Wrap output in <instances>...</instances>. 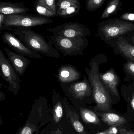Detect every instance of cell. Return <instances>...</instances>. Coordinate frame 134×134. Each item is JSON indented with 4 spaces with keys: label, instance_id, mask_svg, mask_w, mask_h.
I'll list each match as a JSON object with an SVG mask.
<instances>
[{
    "label": "cell",
    "instance_id": "6da1fadb",
    "mask_svg": "<svg viewBox=\"0 0 134 134\" xmlns=\"http://www.w3.org/2000/svg\"><path fill=\"white\" fill-rule=\"evenodd\" d=\"M101 54H98L93 57L89 63L90 68H85L84 71L92 88L94 100L96 103L94 109L101 112H111V94L100 76L99 66L103 62Z\"/></svg>",
    "mask_w": 134,
    "mask_h": 134
},
{
    "label": "cell",
    "instance_id": "7a4b0ae2",
    "mask_svg": "<svg viewBox=\"0 0 134 134\" xmlns=\"http://www.w3.org/2000/svg\"><path fill=\"white\" fill-rule=\"evenodd\" d=\"M14 33L19 39L33 51L50 58H59L60 53L54 48L51 41H48L42 35L28 27H17Z\"/></svg>",
    "mask_w": 134,
    "mask_h": 134
},
{
    "label": "cell",
    "instance_id": "3957f363",
    "mask_svg": "<svg viewBox=\"0 0 134 134\" xmlns=\"http://www.w3.org/2000/svg\"><path fill=\"white\" fill-rule=\"evenodd\" d=\"M49 37L54 48L60 53L67 56L82 55L89 45L86 37L68 38L56 34Z\"/></svg>",
    "mask_w": 134,
    "mask_h": 134
},
{
    "label": "cell",
    "instance_id": "277c9868",
    "mask_svg": "<svg viewBox=\"0 0 134 134\" xmlns=\"http://www.w3.org/2000/svg\"><path fill=\"white\" fill-rule=\"evenodd\" d=\"M134 30V23L119 18L110 19L98 24L97 35L105 42Z\"/></svg>",
    "mask_w": 134,
    "mask_h": 134
},
{
    "label": "cell",
    "instance_id": "5b68a950",
    "mask_svg": "<svg viewBox=\"0 0 134 134\" xmlns=\"http://www.w3.org/2000/svg\"><path fill=\"white\" fill-rule=\"evenodd\" d=\"M60 83L65 95L72 100L82 102L90 98L94 100L92 88L85 75L80 82Z\"/></svg>",
    "mask_w": 134,
    "mask_h": 134
},
{
    "label": "cell",
    "instance_id": "8992f818",
    "mask_svg": "<svg viewBox=\"0 0 134 134\" xmlns=\"http://www.w3.org/2000/svg\"><path fill=\"white\" fill-rule=\"evenodd\" d=\"M0 75L8 83V90L16 96L20 89V79L8 58L0 49Z\"/></svg>",
    "mask_w": 134,
    "mask_h": 134
},
{
    "label": "cell",
    "instance_id": "52a82bcc",
    "mask_svg": "<svg viewBox=\"0 0 134 134\" xmlns=\"http://www.w3.org/2000/svg\"><path fill=\"white\" fill-rule=\"evenodd\" d=\"M51 19L38 16H26L19 14L5 15L4 19V25L5 27H29L41 26L52 23Z\"/></svg>",
    "mask_w": 134,
    "mask_h": 134
},
{
    "label": "cell",
    "instance_id": "ba28073f",
    "mask_svg": "<svg viewBox=\"0 0 134 134\" xmlns=\"http://www.w3.org/2000/svg\"><path fill=\"white\" fill-rule=\"evenodd\" d=\"M48 31L68 38L87 37L91 35L88 26L78 22H69L48 29Z\"/></svg>",
    "mask_w": 134,
    "mask_h": 134
},
{
    "label": "cell",
    "instance_id": "9c48e42d",
    "mask_svg": "<svg viewBox=\"0 0 134 134\" xmlns=\"http://www.w3.org/2000/svg\"><path fill=\"white\" fill-rule=\"evenodd\" d=\"M2 38L3 43L8 45L18 54L31 59H39L43 57L42 55L28 48L19 39L9 32H4Z\"/></svg>",
    "mask_w": 134,
    "mask_h": 134
},
{
    "label": "cell",
    "instance_id": "30bf717a",
    "mask_svg": "<svg viewBox=\"0 0 134 134\" xmlns=\"http://www.w3.org/2000/svg\"><path fill=\"white\" fill-rule=\"evenodd\" d=\"M8 59L19 75L23 76L31 62L25 56L12 52L9 49L4 48Z\"/></svg>",
    "mask_w": 134,
    "mask_h": 134
},
{
    "label": "cell",
    "instance_id": "8fae6325",
    "mask_svg": "<svg viewBox=\"0 0 134 134\" xmlns=\"http://www.w3.org/2000/svg\"><path fill=\"white\" fill-rule=\"evenodd\" d=\"M81 72L75 67L71 65H64L59 69L55 75L60 83H70L79 80Z\"/></svg>",
    "mask_w": 134,
    "mask_h": 134
},
{
    "label": "cell",
    "instance_id": "7c38bea8",
    "mask_svg": "<svg viewBox=\"0 0 134 134\" xmlns=\"http://www.w3.org/2000/svg\"><path fill=\"white\" fill-rule=\"evenodd\" d=\"M102 82L110 94L116 97H119L118 87L119 83V78L113 69L107 71L104 74H100Z\"/></svg>",
    "mask_w": 134,
    "mask_h": 134
},
{
    "label": "cell",
    "instance_id": "4fadbf2b",
    "mask_svg": "<svg viewBox=\"0 0 134 134\" xmlns=\"http://www.w3.org/2000/svg\"><path fill=\"white\" fill-rule=\"evenodd\" d=\"M96 114L100 116L101 119L109 126H116L118 127L127 128L130 122L124 117L116 113L111 112H98Z\"/></svg>",
    "mask_w": 134,
    "mask_h": 134
},
{
    "label": "cell",
    "instance_id": "5bb4252c",
    "mask_svg": "<svg viewBox=\"0 0 134 134\" xmlns=\"http://www.w3.org/2000/svg\"><path fill=\"white\" fill-rule=\"evenodd\" d=\"M63 102L66 115L73 128L79 134H87L83 126L79 120V116L78 113L75 111L72 110L69 108L66 98H63Z\"/></svg>",
    "mask_w": 134,
    "mask_h": 134
},
{
    "label": "cell",
    "instance_id": "9a60e30c",
    "mask_svg": "<svg viewBox=\"0 0 134 134\" xmlns=\"http://www.w3.org/2000/svg\"><path fill=\"white\" fill-rule=\"evenodd\" d=\"M52 100L54 103L53 108V120L55 123H59L62 119L63 115V102L59 93L53 89Z\"/></svg>",
    "mask_w": 134,
    "mask_h": 134
},
{
    "label": "cell",
    "instance_id": "2e32d148",
    "mask_svg": "<svg viewBox=\"0 0 134 134\" xmlns=\"http://www.w3.org/2000/svg\"><path fill=\"white\" fill-rule=\"evenodd\" d=\"M30 11V9L16 3L0 2V13L4 15L26 13Z\"/></svg>",
    "mask_w": 134,
    "mask_h": 134
},
{
    "label": "cell",
    "instance_id": "e0dca14e",
    "mask_svg": "<svg viewBox=\"0 0 134 134\" xmlns=\"http://www.w3.org/2000/svg\"><path fill=\"white\" fill-rule=\"evenodd\" d=\"M117 45L120 52L134 63V46L128 43L122 37L117 41Z\"/></svg>",
    "mask_w": 134,
    "mask_h": 134
},
{
    "label": "cell",
    "instance_id": "ac0fdd59",
    "mask_svg": "<svg viewBox=\"0 0 134 134\" xmlns=\"http://www.w3.org/2000/svg\"><path fill=\"white\" fill-rule=\"evenodd\" d=\"M80 115L82 120L86 124L100 125V120L96 113L83 107L79 108Z\"/></svg>",
    "mask_w": 134,
    "mask_h": 134
},
{
    "label": "cell",
    "instance_id": "d6986e66",
    "mask_svg": "<svg viewBox=\"0 0 134 134\" xmlns=\"http://www.w3.org/2000/svg\"><path fill=\"white\" fill-rule=\"evenodd\" d=\"M122 3L120 0H109L106 8L103 12L100 18L106 19L122 10Z\"/></svg>",
    "mask_w": 134,
    "mask_h": 134
},
{
    "label": "cell",
    "instance_id": "ffe728a7",
    "mask_svg": "<svg viewBox=\"0 0 134 134\" xmlns=\"http://www.w3.org/2000/svg\"><path fill=\"white\" fill-rule=\"evenodd\" d=\"M81 8L80 4L72 5L63 10L57 12L58 15L64 18H69L79 13Z\"/></svg>",
    "mask_w": 134,
    "mask_h": 134
},
{
    "label": "cell",
    "instance_id": "44dd1931",
    "mask_svg": "<svg viewBox=\"0 0 134 134\" xmlns=\"http://www.w3.org/2000/svg\"><path fill=\"white\" fill-rule=\"evenodd\" d=\"M106 0H87L86 8L87 11L93 12L100 8Z\"/></svg>",
    "mask_w": 134,
    "mask_h": 134
},
{
    "label": "cell",
    "instance_id": "7402d4cb",
    "mask_svg": "<svg viewBox=\"0 0 134 134\" xmlns=\"http://www.w3.org/2000/svg\"><path fill=\"white\" fill-rule=\"evenodd\" d=\"M35 9L38 14L44 16L54 17L56 15L57 13L52 11L50 9L41 5L36 4Z\"/></svg>",
    "mask_w": 134,
    "mask_h": 134
},
{
    "label": "cell",
    "instance_id": "603a6c76",
    "mask_svg": "<svg viewBox=\"0 0 134 134\" xmlns=\"http://www.w3.org/2000/svg\"><path fill=\"white\" fill-rule=\"evenodd\" d=\"M80 4L79 0H59L56 5L57 12L65 9L72 5Z\"/></svg>",
    "mask_w": 134,
    "mask_h": 134
},
{
    "label": "cell",
    "instance_id": "cb8c5ba5",
    "mask_svg": "<svg viewBox=\"0 0 134 134\" xmlns=\"http://www.w3.org/2000/svg\"><path fill=\"white\" fill-rule=\"evenodd\" d=\"M36 4L46 6L57 13L55 0H37Z\"/></svg>",
    "mask_w": 134,
    "mask_h": 134
},
{
    "label": "cell",
    "instance_id": "d4e9b609",
    "mask_svg": "<svg viewBox=\"0 0 134 134\" xmlns=\"http://www.w3.org/2000/svg\"><path fill=\"white\" fill-rule=\"evenodd\" d=\"M36 130L35 125L27 122L18 134H33Z\"/></svg>",
    "mask_w": 134,
    "mask_h": 134
},
{
    "label": "cell",
    "instance_id": "484cf974",
    "mask_svg": "<svg viewBox=\"0 0 134 134\" xmlns=\"http://www.w3.org/2000/svg\"><path fill=\"white\" fill-rule=\"evenodd\" d=\"M119 19L125 21L134 23V13L129 12L124 13L120 16Z\"/></svg>",
    "mask_w": 134,
    "mask_h": 134
},
{
    "label": "cell",
    "instance_id": "4316f807",
    "mask_svg": "<svg viewBox=\"0 0 134 134\" xmlns=\"http://www.w3.org/2000/svg\"><path fill=\"white\" fill-rule=\"evenodd\" d=\"M124 68L126 71L134 76V63L128 61L125 64Z\"/></svg>",
    "mask_w": 134,
    "mask_h": 134
},
{
    "label": "cell",
    "instance_id": "83f0119b",
    "mask_svg": "<svg viewBox=\"0 0 134 134\" xmlns=\"http://www.w3.org/2000/svg\"><path fill=\"white\" fill-rule=\"evenodd\" d=\"M105 131L107 134H119V127L116 126H110Z\"/></svg>",
    "mask_w": 134,
    "mask_h": 134
},
{
    "label": "cell",
    "instance_id": "f1b7e54d",
    "mask_svg": "<svg viewBox=\"0 0 134 134\" xmlns=\"http://www.w3.org/2000/svg\"><path fill=\"white\" fill-rule=\"evenodd\" d=\"M5 16V15L0 13V31L4 30H12V28L5 27L4 25L3 22H4Z\"/></svg>",
    "mask_w": 134,
    "mask_h": 134
},
{
    "label": "cell",
    "instance_id": "f546056e",
    "mask_svg": "<svg viewBox=\"0 0 134 134\" xmlns=\"http://www.w3.org/2000/svg\"><path fill=\"white\" fill-rule=\"evenodd\" d=\"M119 134H134V131L128 130L126 127H120L119 128Z\"/></svg>",
    "mask_w": 134,
    "mask_h": 134
},
{
    "label": "cell",
    "instance_id": "4dcf8cb0",
    "mask_svg": "<svg viewBox=\"0 0 134 134\" xmlns=\"http://www.w3.org/2000/svg\"><path fill=\"white\" fill-rule=\"evenodd\" d=\"M3 85L2 83L0 82V90L1 89L2 87H3ZM5 95L4 92L0 90V101L4 100L5 99Z\"/></svg>",
    "mask_w": 134,
    "mask_h": 134
},
{
    "label": "cell",
    "instance_id": "1f68e13d",
    "mask_svg": "<svg viewBox=\"0 0 134 134\" xmlns=\"http://www.w3.org/2000/svg\"><path fill=\"white\" fill-rule=\"evenodd\" d=\"M50 134H63L62 131L59 128H57L55 131H52Z\"/></svg>",
    "mask_w": 134,
    "mask_h": 134
},
{
    "label": "cell",
    "instance_id": "d6a6232c",
    "mask_svg": "<svg viewBox=\"0 0 134 134\" xmlns=\"http://www.w3.org/2000/svg\"><path fill=\"white\" fill-rule=\"evenodd\" d=\"M95 134H107V133H106V132H105V130L104 131H102V132H99V133Z\"/></svg>",
    "mask_w": 134,
    "mask_h": 134
},
{
    "label": "cell",
    "instance_id": "836d02e7",
    "mask_svg": "<svg viewBox=\"0 0 134 134\" xmlns=\"http://www.w3.org/2000/svg\"><path fill=\"white\" fill-rule=\"evenodd\" d=\"M131 40H132V42H133V44L134 45V35L131 38Z\"/></svg>",
    "mask_w": 134,
    "mask_h": 134
},
{
    "label": "cell",
    "instance_id": "e575fe53",
    "mask_svg": "<svg viewBox=\"0 0 134 134\" xmlns=\"http://www.w3.org/2000/svg\"><path fill=\"white\" fill-rule=\"evenodd\" d=\"M70 134L68 133V134Z\"/></svg>",
    "mask_w": 134,
    "mask_h": 134
},
{
    "label": "cell",
    "instance_id": "d590c367",
    "mask_svg": "<svg viewBox=\"0 0 134 134\" xmlns=\"http://www.w3.org/2000/svg\"><path fill=\"white\" fill-rule=\"evenodd\" d=\"M1 75H0V77H1Z\"/></svg>",
    "mask_w": 134,
    "mask_h": 134
},
{
    "label": "cell",
    "instance_id": "8d00e7d4",
    "mask_svg": "<svg viewBox=\"0 0 134 134\" xmlns=\"http://www.w3.org/2000/svg\"></svg>",
    "mask_w": 134,
    "mask_h": 134
}]
</instances>
